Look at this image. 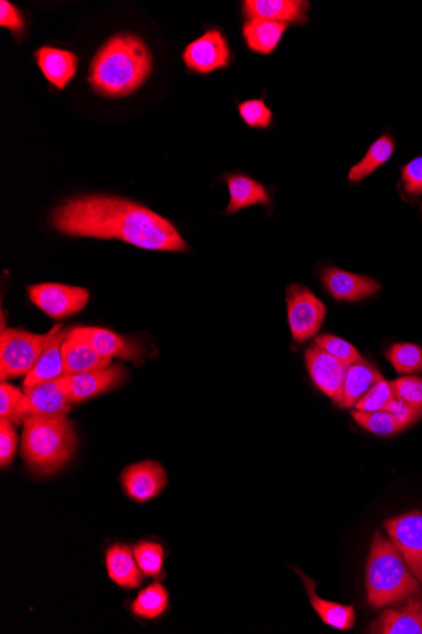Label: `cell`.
Masks as SVG:
<instances>
[{
    "mask_svg": "<svg viewBox=\"0 0 422 634\" xmlns=\"http://www.w3.org/2000/svg\"><path fill=\"white\" fill-rule=\"evenodd\" d=\"M401 181L403 191L409 197L419 198L422 194V156L403 166Z\"/></svg>",
    "mask_w": 422,
    "mask_h": 634,
    "instance_id": "cell-37",
    "label": "cell"
},
{
    "mask_svg": "<svg viewBox=\"0 0 422 634\" xmlns=\"http://www.w3.org/2000/svg\"><path fill=\"white\" fill-rule=\"evenodd\" d=\"M71 335L87 342L96 352L107 358L120 357L134 365H142L145 349L138 341L116 335L112 331L97 327H78Z\"/></svg>",
    "mask_w": 422,
    "mask_h": 634,
    "instance_id": "cell-12",
    "label": "cell"
},
{
    "mask_svg": "<svg viewBox=\"0 0 422 634\" xmlns=\"http://www.w3.org/2000/svg\"><path fill=\"white\" fill-rule=\"evenodd\" d=\"M182 58L190 71L207 75L227 68L232 53L224 33L210 30L185 48Z\"/></svg>",
    "mask_w": 422,
    "mask_h": 634,
    "instance_id": "cell-8",
    "label": "cell"
},
{
    "mask_svg": "<svg viewBox=\"0 0 422 634\" xmlns=\"http://www.w3.org/2000/svg\"><path fill=\"white\" fill-rule=\"evenodd\" d=\"M385 411L393 416L401 430L408 429L409 425L418 422L422 416L420 409L412 407L398 397H395L391 402L387 404Z\"/></svg>",
    "mask_w": 422,
    "mask_h": 634,
    "instance_id": "cell-38",
    "label": "cell"
},
{
    "mask_svg": "<svg viewBox=\"0 0 422 634\" xmlns=\"http://www.w3.org/2000/svg\"><path fill=\"white\" fill-rule=\"evenodd\" d=\"M309 2L301 0H246L243 2V14L248 20H266L280 23H306Z\"/></svg>",
    "mask_w": 422,
    "mask_h": 634,
    "instance_id": "cell-17",
    "label": "cell"
},
{
    "mask_svg": "<svg viewBox=\"0 0 422 634\" xmlns=\"http://www.w3.org/2000/svg\"><path fill=\"white\" fill-rule=\"evenodd\" d=\"M30 416H64L70 411L71 400L67 394L64 377L57 380L24 388Z\"/></svg>",
    "mask_w": 422,
    "mask_h": 634,
    "instance_id": "cell-15",
    "label": "cell"
},
{
    "mask_svg": "<svg viewBox=\"0 0 422 634\" xmlns=\"http://www.w3.org/2000/svg\"><path fill=\"white\" fill-rule=\"evenodd\" d=\"M29 297L51 319L63 320L81 312L89 302L90 293L86 288L46 282L30 287Z\"/></svg>",
    "mask_w": 422,
    "mask_h": 634,
    "instance_id": "cell-7",
    "label": "cell"
},
{
    "mask_svg": "<svg viewBox=\"0 0 422 634\" xmlns=\"http://www.w3.org/2000/svg\"><path fill=\"white\" fill-rule=\"evenodd\" d=\"M382 379L377 367L366 360L349 365L347 374H345L343 398L340 405L345 409L356 407L362 397Z\"/></svg>",
    "mask_w": 422,
    "mask_h": 634,
    "instance_id": "cell-24",
    "label": "cell"
},
{
    "mask_svg": "<svg viewBox=\"0 0 422 634\" xmlns=\"http://www.w3.org/2000/svg\"><path fill=\"white\" fill-rule=\"evenodd\" d=\"M352 415L363 429L377 436H392L402 431L393 416L386 411L360 412L354 409Z\"/></svg>",
    "mask_w": 422,
    "mask_h": 634,
    "instance_id": "cell-31",
    "label": "cell"
},
{
    "mask_svg": "<svg viewBox=\"0 0 422 634\" xmlns=\"http://www.w3.org/2000/svg\"><path fill=\"white\" fill-rule=\"evenodd\" d=\"M395 396L422 411V378L404 377L392 382Z\"/></svg>",
    "mask_w": 422,
    "mask_h": 634,
    "instance_id": "cell-35",
    "label": "cell"
},
{
    "mask_svg": "<svg viewBox=\"0 0 422 634\" xmlns=\"http://www.w3.org/2000/svg\"><path fill=\"white\" fill-rule=\"evenodd\" d=\"M36 63L44 77L58 90H64L78 71L79 58L67 49L44 46L35 54Z\"/></svg>",
    "mask_w": 422,
    "mask_h": 634,
    "instance_id": "cell-18",
    "label": "cell"
},
{
    "mask_svg": "<svg viewBox=\"0 0 422 634\" xmlns=\"http://www.w3.org/2000/svg\"><path fill=\"white\" fill-rule=\"evenodd\" d=\"M395 153V142L390 135H384L369 146L367 154L349 171V181L359 182L381 168Z\"/></svg>",
    "mask_w": 422,
    "mask_h": 634,
    "instance_id": "cell-27",
    "label": "cell"
},
{
    "mask_svg": "<svg viewBox=\"0 0 422 634\" xmlns=\"http://www.w3.org/2000/svg\"><path fill=\"white\" fill-rule=\"evenodd\" d=\"M70 331H58L45 352L38 358L37 364L24 379V388L40 386V383L57 380L65 375L63 346Z\"/></svg>",
    "mask_w": 422,
    "mask_h": 634,
    "instance_id": "cell-21",
    "label": "cell"
},
{
    "mask_svg": "<svg viewBox=\"0 0 422 634\" xmlns=\"http://www.w3.org/2000/svg\"><path fill=\"white\" fill-rule=\"evenodd\" d=\"M322 281L327 293L340 302H362L381 290V286L373 278L332 268V266L323 270Z\"/></svg>",
    "mask_w": 422,
    "mask_h": 634,
    "instance_id": "cell-14",
    "label": "cell"
},
{
    "mask_svg": "<svg viewBox=\"0 0 422 634\" xmlns=\"http://www.w3.org/2000/svg\"><path fill=\"white\" fill-rule=\"evenodd\" d=\"M379 634H422V590L398 609H387L370 625Z\"/></svg>",
    "mask_w": 422,
    "mask_h": 634,
    "instance_id": "cell-16",
    "label": "cell"
},
{
    "mask_svg": "<svg viewBox=\"0 0 422 634\" xmlns=\"http://www.w3.org/2000/svg\"><path fill=\"white\" fill-rule=\"evenodd\" d=\"M315 345L322 347L329 355H332L336 360L347 366L363 360L358 349L341 337L332 335L318 336L315 338Z\"/></svg>",
    "mask_w": 422,
    "mask_h": 634,
    "instance_id": "cell-34",
    "label": "cell"
},
{
    "mask_svg": "<svg viewBox=\"0 0 422 634\" xmlns=\"http://www.w3.org/2000/svg\"><path fill=\"white\" fill-rule=\"evenodd\" d=\"M65 375L87 372L104 369L111 366V358L99 355L95 348L71 335L66 338L63 346Z\"/></svg>",
    "mask_w": 422,
    "mask_h": 634,
    "instance_id": "cell-22",
    "label": "cell"
},
{
    "mask_svg": "<svg viewBox=\"0 0 422 634\" xmlns=\"http://www.w3.org/2000/svg\"><path fill=\"white\" fill-rule=\"evenodd\" d=\"M78 437L64 416H30L23 422L22 455L25 465L38 475L54 474L69 463Z\"/></svg>",
    "mask_w": 422,
    "mask_h": 634,
    "instance_id": "cell-4",
    "label": "cell"
},
{
    "mask_svg": "<svg viewBox=\"0 0 422 634\" xmlns=\"http://www.w3.org/2000/svg\"><path fill=\"white\" fill-rule=\"evenodd\" d=\"M238 112L242 121L251 129H268L274 120V113L264 99H248L240 103Z\"/></svg>",
    "mask_w": 422,
    "mask_h": 634,
    "instance_id": "cell-33",
    "label": "cell"
},
{
    "mask_svg": "<svg viewBox=\"0 0 422 634\" xmlns=\"http://www.w3.org/2000/svg\"><path fill=\"white\" fill-rule=\"evenodd\" d=\"M152 69L154 58L145 41L132 33H121L98 49L88 81L100 97L124 98L145 85Z\"/></svg>",
    "mask_w": 422,
    "mask_h": 634,
    "instance_id": "cell-2",
    "label": "cell"
},
{
    "mask_svg": "<svg viewBox=\"0 0 422 634\" xmlns=\"http://www.w3.org/2000/svg\"><path fill=\"white\" fill-rule=\"evenodd\" d=\"M306 362L312 381L320 391L341 404L347 365L336 360L322 347L312 345L307 349Z\"/></svg>",
    "mask_w": 422,
    "mask_h": 634,
    "instance_id": "cell-11",
    "label": "cell"
},
{
    "mask_svg": "<svg viewBox=\"0 0 422 634\" xmlns=\"http://www.w3.org/2000/svg\"><path fill=\"white\" fill-rule=\"evenodd\" d=\"M134 557L146 578H158L164 571L165 548L154 541H140L133 547Z\"/></svg>",
    "mask_w": 422,
    "mask_h": 634,
    "instance_id": "cell-28",
    "label": "cell"
},
{
    "mask_svg": "<svg viewBox=\"0 0 422 634\" xmlns=\"http://www.w3.org/2000/svg\"><path fill=\"white\" fill-rule=\"evenodd\" d=\"M106 567L109 579L123 589H138L146 578L134 557L133 547L129 545L115 544L109 547Z\"/></svg>",
    "mask_w": 422,
    "mask_h": 634,
    "instance_id": "cell-19",
    "label": "cell"
},
{
    "mask_svg": "<svg viewBox=\"0 0 422 634\" xmlns=\"http://www.w3.org/2000/svg\"><path fill=\"white\" fill-rule=\"evenodd\" d=\"M54 227L74 237L120 240L154 252L185 253L188 244L163 215L132 200L84 196L65 200L51 215Z\"/></svg>",
    "mask_w": 422,
    "mask_h": 634,
    "instance_id": "cell-1",
    "label": "cell"
},
{
    "mask_svg": "<svg viewBox=\"0 0 422 634\" xmlns=\"http://www.w3.org/2000/svg\"><path fill=\"white\" fill-rule=\"evenodd\" d=\"M0 420L19 424L27 420V397L10 383L0 387Z\"/></svg>",
    "mask_w": 422,
    "mask_h": 634,
    "instance_id": "cell-29",
    "label": "cell"
},
{
    "mask_svg": "<svg viewBox=\"0 0 422 634\" xmlns=\"http://www.w3.org/2000/svg\"><path fill=\"white\" fill-rule=\"evenodd\" d=\"M124 378L125 371L120 365L87 372L64 375L66 391L71 403H80L84 400L103 394L106 391L120 386Z\"/></svg>",
    "mask_w": 422,
    "mask_h": 634,
    "instance_id": "cell-13",
    "label": "cell"
},
{
    "mask_svg": "<svg viewBox=\"0 0 422 634\" xmlns=\"http://www.w3.org/2000/svg\"><path fill=\"white\" fill-rule=\"evenodd\" d=\"M62 329V325H55L45 335L3 329L0 336V379L4 382L7 379L27 377L49 341Z\"/></svg>",
    "mask_w": 422,
    "mask_h": 634,
    "instance_id": "cell-5",
    "label": "cell"
},
{
    "mask_svg": "<svg viewBox=\"0 0 422 634\" xmlns=\"http://www.w3.org/2000/svg\"><path fill=\"white\" fill-rule=\"evenodd\" d=\"M395 397L392 381L382 379L376 382L375 386L362 397L354 409L360 412L385 411L387 404L390 403Z\"/></svg>",
    "mask_w": 422,
    "mask_h": 634,
    "instance_id": "cell-32",
    "label": "cell"
},
{
    "mask_svg": "<svg viewBox=\"0 0 422 634\" xmlns=\"http://www.w3.org/2000/svg\"><path fill=\"white\" fill-rule=\"evenodd\" d=\"M392 544L419 582L422 583V513L412 512L385 523Z\"/></svg>",
    "mask_w": 422,
    "mask_h": 634,
    "instance_id": "cell-9",
    "label": "cell"
},
{
    "mask_svg": "<svg viewBox=\"0 0 422 634\" xmlns=\"http://www.w3.org/2000/svg\"><path fill=\"white\" fill-rule=\"evenodd\" d=\"M170 605V596L162 582H152L142 589L131 604L132 614L141 620L155 621L164 615Z\"/></svg>",
    "mask_w": 422,
    "mask_h": 634,
    "instance_id": "cell-26",
    "label": "cell"
},
{
    "mask_svg": "<svg viewBox=\"0 0 422 634\" xmlns=\"http://www.w3.org/2000/svg\"><path fill=\"white\" fill-rule=\"evenodd\" d=\"M290 24L266 20H248L243 26V37L251 52L271 55Z\"/></svg>",
    "mask_w": 422,
    "mask_h": 634,
    "instance_id": "cell-25",
    "label": "cell"
},
{
    "mask_svg": "<svg viewBox=\"0 0 422 634\" xmlns=\"http://www.w3.org/2000/svg\"><path fill=\"white\" fill-rule=\"evenodd\" d=\"M120 481L125 496L133 502L147 503L163 494L168 478L162 464L145 460L126 466Z\"/></svg>",
    "mask_w": 422,
    "mask_h": 634,
    "instance_id": "cell-10",
    "label": "cell"
},
{
    "mask_svg": "<svg viewBox=\"0 0 422 634\" xmlns=\"http://www.w3.org/2000/svg\"><path fill=\"white\" fill-rule=\"evenodd\" d=\"M223 181L230 190V204H227L225 214L233 215L253 205L271 204V196L260 182L247 177L244 174H225Z\"/></svg>",
    "mask_w": 422,
    "mask_h": 634,
    "instance_id": "cell-20",
    "label": "cell"
},
{
    "mask_svg": "<svg viewBox=\"0 0 422 634\" xmlns=\"http://www.w3.org/2000/svg\"><path fill=\"white\" fill-rule=\"evenodd\" d=\"M300 578L306 583L310 604L323 622L335 630L349 631L356 624V609L353 605H343L322 599L316 594L315 582L298 571Z\"/></svg>",
    "mask_w": 422,
    "mask_h": 634,
    "instance_id": "cell-23",
    "label": "cell"
},
{
    "mask_svg": "<svg viewBox=\"0 0 422 634\" xmlns=\"http://www.w3.org/2000/svg\"><path fill=\"white\" fill-rule=\"evenodd\" d=\"M0 26L10 30L16 40L24 35V16L19 8L7 0L0 2Z\"/></svg>",
    "mask_w": 422,
    "mask_h": 634,
    "instance_id": "cell-39",
    "label": "cell"
},
{
    "mask_svg": "<svg viewBox=\"0 0 422 634\" xmlns=\"http://www.w3.org/2000/svg\"><path fill=\"white\" fill-rule=\"evenodd\" d=\"M19 447V435H16L14 423L8 420H0V465L5 467L13 461Z\"/></svg>",
    "mask_w": 422,
    "mask_h": 634,
    "instance_id": "cell-36",
    "label": "cell"
},
{
    "mask_svg": "<svg viewBox=\"0 0 422 634\" xmlns=\"http://www.w3.org/2000/svg\"><path fill=\"white\" fill-rule=\"evenodd\" d=\"M368 602L377 609L407 602L420 590L407 561L391 541L376 532L367 563Z\"/></svg>",
    "mask_w": 422,
    "mask_h": 634,
    "instance_id": "cell-3",
    "label": "cell"
},
{
    "mask_svg": "<svg viewBox=\"0 0 422 634\" xmlns=\"http://www.w3.org/2000/svg\"><path fill=\"white\" fill-rule=\"evenodd\" d=\"M388 362L401 375L422 372V348L413 344H396L386 353Z\"/></svg>",
    "mask_w": 422,
    "mask_h": 634,
    "instance_id": "cell-30",
    "label": "cell"
},
{
    "mask_svg": "<svg viewBox=\"0 0 422 634\" xmlns=\"http://www.w3.org/2000/svg\"><path fill=\"white\" fill-rule=\"evenodd\" d=\"M287 319L295 341L302 344L316 335L325 320L326 308L307 287L291 286L287 289Z\"/></svg>",
    "mask_w": 422,
    "mask_h": 634,
    "instance_id": "cell-6",
    "label": "cell"
}]
</instances>
